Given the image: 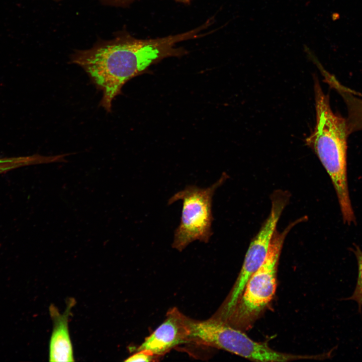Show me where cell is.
I'll return each mask as SVG.
<instances>
[{"mask_svg":"<svg viewBox=\"0 0 362 362\" xmlns=\"http://www.w3.org/2000/svg\"><path fill=\"white\" fill-rule=\"evenodd\" d=\"M200 32L198 28L150 40L120 35L89 49L76 51L70 61L82 67L97 88L102 92L100 105L111 112L113 101L121 94L122 87L127 81L166 57L184 54L185 51L175 47L176 44L196 37Z\"/></svg>","mask_w":362,"mask_h":362,"instance_id":"obj_1","label":"cell"},{"mask_svg":"<svg viewBox=\"0 0 362 362\" xmlns=\"http://www.w3.org/2000/svg\"><path fill=\"white\" fill-rule=\"evenodd\" d=\"M316 125L306 139L329 174L344 223L355 222L347 177V139L349 135L345 118L334 113L318 81L314 85Z\"/></svg>","mask_w":362,"mask_h":362,"instance_id":"obj_2","label":"cell"},{"mask_svg":"<svg viewBox=\"0 0 362 362\" xmlns=\"http://www.w3.org/2000/svg\"><path fill=\"white\" fill-rule=\"evenodd\" d=\"M306 219L305 216L297 219L282 232L276 229L265 260L247 281L237 304L225 322L236 328L245 327L271 301L276 290L277 267L284 240L295 225Z\"/></svg>","mask_w":362,"mask_h":362,"instance_id":"obj_3","label":"cell"},{"mask_svg":"<svg viewBox=\"0 0 362 362\" xmlns=\"http://www.w3.org/2000/svg\"><path fill=\"white\" fill-rule=\"evenodd\" d=\"M228 177L227 173L223 172L210 187L201 188L188 185L169 199L168 205L179 200L183 203L179 224L174 232L172 248L180 252L195 241L205 243L210 241L213 233V197L216 190Z\"/></svg>","mask_w":362,"mask_h":362,"instance_id":"obj_4","label":"cell"},{"mask_svg":"<svg viewBox=\"0 0 362 362\" xmlns=\"http://www.w3.org/2000/svg\"><path fill=\"white\" fill-rule=\"evenodd\" d=\"M192 342L226 350L257 361L282 362L311 359V355H296L273 349L266 343L252 340L245 333L219 319L192 320Z\"/></svg>","mask_w":362,"mask_h":362,"instance_id":"obj_5","label":"cell"},{"mask_svg":"<svg viewBox=\"0 0 362 362\" xmlns=\"http://www.w3.org/2000/svg\"><path fill=\"white\" fill-rule=\"evenodd\" d=\"M289 198L290 194L286 191L278 190L273 194L269 214L250 242L237 281L218 312L223 319H227L230 316L241 296L247 281L265 260L277 223Z\"/></svg>","mask_w":362,"mask_h":362,"instance_id":"obj_6","label":"cell"},{"mask_svg":"<svg viewBox=\"0 0 362 362\" xmlns=\"http://www.w3.org/2000/svg\"><path fill=\"white\" fill-rule=\"evenodd\" d=\"M191 319L176 307L169 309L164 321L138 347L161 357L175 346L192 342Z\"/></svg>","mask_w":362,"mask_h":362,"instance_id":"obj_7","label":"cell"},{"mask_svg":"<svg viewBox=\"0 0 362 362\" xmlns=\"http://www.w3.org/2000/svg\"><path fill=\"white\" fill-rule=\"evenodd\" d=\"M74 301L71 300L65 311L60 314L53 305L49 311L53 328L49 344L50 361H73V350L68 330V319Z\"/></svg>","mask_w":362,"mask_h":362,"instance_id":"obj_8","label":"cell"},{"mask_svg":"<svg viewBox=\"0 0 362 362\" xmlns=\"http://www.w3.org/2000/svg\"><path fill=\"white\" fill-rule=\"evenodd\" d=\"M65 154L44 156L34 154L29 156L0 158V174L20 167L53 162H64Z\"/></svg>","mask_w":362,"mask_h":362,"instance_id":"obj_9","label":"cell"},{"mask_svg":"<svg viewBox=\"0 0 362 362\" xmlns=\"http://www.w3.org/2000/svg\"><path fill=\"white\" fill-rule=\"evenodd\" d=\"M353 251L357 262V278L356 286L352 294L345 300H350L355 302L357 304L358 310L361 311L362 309V249L358 246H355Z\"/></svg>","mask_w":362,"mask_h":362,"instance_id":"obj_10","label":"cell"},{"mask_svg":"<svg viewBox=\"0 0 362 362\" xmlns=\"http://www.w3.org/2000/svg\"><path fill=\"white\" fill-rule=\"evenodd\" d=\"M160 357L153 354L151 352L145 350H137V352L125 360V361H157Z\"/></svg>","mask_w":362,"mask_h":362,"instance_id":"obj_11","label":"cell"},{"mask_svg":"<svg viewBox=\"0 0 362 362\" xmlns=\"http://www.w3.org/2000/svg\"><path fill=\"white\" fill-rule=\"evenodd\" d=\"M108 1L109 2L114 3L115 4H121V3H124L125 2H128L130 0H105Z\"/></svg>","mask_w":362,"mask_h":362,"instance_id":"obj_12","label":"cell"},{"mask_svg":"<svg viewBox=\"0 0 362 362\" xmlns=\"http://www.w3.org/2000/svg\"><path fill=\"white\" fill-rule=\"evenodd\" d=\"M177 1H179L180 2H189L190 0H177Z\"/></svg>","mask_w":362,"mask_h":362,"instance_id":"obj_13","label":"cell"}]
</instances>
